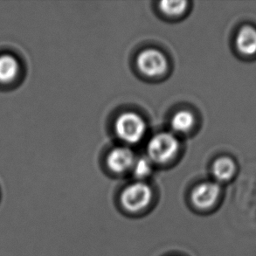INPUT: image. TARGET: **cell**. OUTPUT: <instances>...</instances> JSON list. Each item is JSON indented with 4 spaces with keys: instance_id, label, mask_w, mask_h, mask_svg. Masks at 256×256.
<instances>
[{
    "instance_id": "cell-1",
    "label": "cell",
    "mask_w": 256,
    "mask_h": 256,
    "mask_svg": "<svg viewBox=\"0 0 256 256\" xmlns=\"http://www.w3.org/2000/svg\"><path fill=\"white\" fill-rule=\"evenodd\" d=\"M116 134L122 141L134 144L140 142L146 134V122L134 112H125L114 122Z\"/></svg>"
},
{
    "instance_id": "cell-2",
    "label": "cell",
    "mask_w": 256,
    "mask_h": 256,
    "mask_svg": "<svg viewBox=\"0 0 256 256\" xmlns=\"http://www.w3.org/2000/svg\"><path fill=\"white\" fill-rule=\"evenodd\" d=\"M180 142L175 136L169 132H161L150 140L147 146V152L150 161L164 164L176 156Z\"/></svg>"
},
{
    "instance_id": "cell-3",
    "label": "cell",
    "mask_w": 256,
    "mask_h": 256,
    "mask_svg": "<svg viewBox=\"0 0 256 256\" xmlns=\"http://www.w3.org/2000/svg\"><path fill=\"white\" fill-rule=\"evenodd\" d=\"M152 198L150 187L141 181L130 184L122 190L121 204L126 211L136 212L144 210Z\"/></svg>"
},
{
    "instance_id": "cell-4",
    "label": "cell",
    "mask_w": 256,
    "mask_h": 256,
    "mask_svg": "<svg viewBox=\"0 0 256 256\" xmlns=\"http://www.w3.org/2000/svg\"><path fill=\"white\" fill-rule=\"evenodd\" d=\"M136 66L147 77H158L166 71L168 62L163 52L154 48L146 49L136 58Z\"/></svg>"
},
{
    "instance_id": "cell-5",
    "label": "cell",
    "mask_w": 256,
    "mask_h": 256,
    "mask_svg": "<svg viewBox=\"0 0 256 256\" xmlns=\"http://www.w3.org/2000/svg\"><path fill=\"white\" fill-rule=\"evenodd\" d=\"M222 189L218 183L204 182L198 184L192 192L190 200L195 208L208 210L212 208L220 196Z\"/></svg>"
},
{
    "instance_id": "cell-6",
    "label": "cell",
    "mask_w": 256,
    "mask_h": 256,
    "mask_svg": "<svg viewBox=\"0 0 256 256\" xmlns=\"http://www.w3.org/2000/svg\"><path fill=\"white\" fill-rule=\"evenodd\" d=\"M135 161V156L132 150L126 147H118L108 153L107 166L114 172L122 173L132 169Z\"/></svg>"
},
{
    "instance_id": "cell-7",
    "label": "cell",
    "mask_w": 256,
    "mask_h": 256,
    "mask_svg": "<svg viewBox=\"0 0 256 256\" xmlns=\"http://www.w3.org/2000/svg\"><path fill=\"white\" fill-rule=\"evenodd\" d=\"M236 48L244 57L256 56V28L245 24L240 28L236 34Z\"/></svg>"
},
{
    "instance_id": "cell-8",
    "label": "cell",
    "mask_w": 256,
    "mask_h": 256,
    "mask_svg": "<svg viewBox=\"0 0 256 256\" xmlns=\"http://www.w3.org/2000/svg\"><path fill=\"white\" fill-rule=\"evenodd\" d=\"M212 172L218 182H228L237 172L236 161L229 156H222L214 161Z\"/></svg>"
},
{
    "instance_id": "cell-9",
    "label": "cell",
    "mask_w": 256,
    "mask_h": 256,
    "mask_svg": "<svg viewBox=\"0 0 256 256\" xmlns=\"http://www.w3.org/2000/svg\"><path fill=\"white\" fill-rule=\"evenodd\" d=\"M20 72V63L10 54L0 56V84L12 82Z\"/></svg>"
},
{
    "instance_id": "cell-10",
    "label": "cell",
    "mask_w": 256,
    "mask_h": 256,
    "mask_svg": "<svg viewBox=\"0 0 256 256\" xmlns=\"http://www.w3.org/2000/svg\"><path fill=\"white\" fill-rule=\"evenodd\" d=\"M195 118L188 110H180L173 114L170 120V126L176 133H187L194 127Z\"/></svg>"
},
{
    "instance_id": "cell-11",
    "label": "cell",
    "mask_w": 256,
    "mask_h": 256,
    "mask_svg": "<svg viewBox=\"0 0 256 256\" xmlns=\"http://www.w3.org/2000/svg\"><path fill=\"white\" fill-rule=\"evenodd\" d=\"M186 7V1H162L160 3V10L162 12L172 17L183 14Z\"/></svg>"
},
{
    "instance_id": "cell-12",
    "label": "cell",
    "mask_w": 256,
    "mask_h": 256,
    "mask_svg": "<svg viewBox=\"0 0 256 256\" xmlns=\"http://www.w3.org/2000/svg\"><path fill=\"white\" fill-rule=\"evenodd\" d=\"M132 169H133V173L136 178H138V180H144L150 176L152 173V161L146 158H139V160H136Z\"/></svg>"
}]
</instances>
